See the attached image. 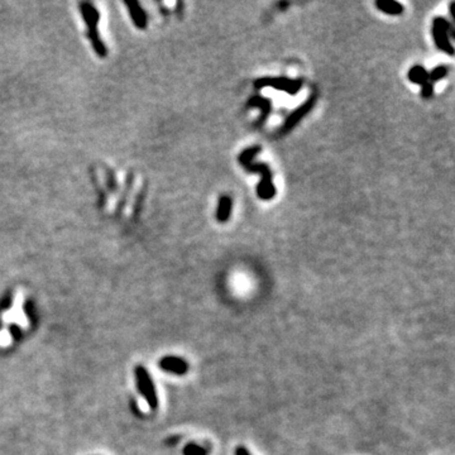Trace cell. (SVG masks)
<instances>
[{
  "label": "cell",
  "mask_w": 455,
  "mask_h": 455,
  "mask_svg": "<svg viewBox=\"0 0 455 455\" xmlns=\"http://www.w3.org/2000/svg\"><path fill=\"white\" fill-rule=\"evenodd\" d=\"M184 455H209V449L196 442H189L184 447Z\"/></svg>",
  "instance_id": "cell-12"
},
{
  "label": "cell",
  "mask_w": 455,
  "mask_h": 455,
  "mask_svg": "<svg viewBox=\"0 0 455 455\" xmlns=\"http://www.w3.org/2000/svg\"><path fill=\"white\" fill-rule=\"evenodd\" d=\"M446 74H447V69L445 66L435 67V69L432 70L430 74H428V80H430V83L432 84V83H435V81L441 80L442 78L446 76Z\"/></svg>",
  "instance_id": "cell-13"
},
{
  "label": "cell",
  "mask_w": 455,
  "mask_h": 455,
  "mask_svg": "<svg viewBox=\"0 0 455 455\" xmlns=\"http://www.w3.org/2000/svg\"><path fill=\"white\" fill-rule=\"evenodd\" d=\"M316 98H317V94L314 93L309 99H307L306 103H303V104L301 105L298 109H296L295 112L291 113V114L288 115L287 119H286L283 127L281 128V133L286 134V133H288L291 129L295 128L296 125L298 124V122H300L303 117H306V115L309 114V112H311V109L314 108L315 103H316Z\"/></svg>",
  "instance_id": "cell-5"
},
{
  "label": "cell",
  "mask_w": 455,
  "mask_h": 455,
  "mask_svg": "<svg viewBox=\"0 0 455 455\" xmlns=\"http://www.w3.org/2000/svg\"><path fill=\"white\" fill-rule=\"evenodd\" d=\"M12 343V335L7 329L0 331V346H8Z\"/></svg>",
  "instance_id": "cell-14"
},
{
  "label": "cell",
  "mask_w": 455,
  "mask_h": 455,
  "mask_svg": "<svg viewBox=\"0 0 455 455\" xmlns=\"http://www.w3.org/2000/svg\"><path fill=\"white\" fill-rule=\"evenodd\" d=\"M408 79H410L411 83L417 84V85L421 86V89L426 88L428 85H432L428 80V74L422 66L420 65H416V66L411 67L410 72H408Z\"/></svg>",
  "instance_id": "cell-9"
},
{
  "label": "cell",
  "mask_w": 455,
  "mask_h": 455,
  "mask_svg": "<svg viewBox=\"0 0 455 455\" xmlns=\"http://www.w3.org/2000/svg\"><path fill=\"white\" fill-rule=\"evenodd\" d=\"M247 107L248 108H259V109H261V117H259L258 122H257V124H256L257 127H259V125L263 124L264 120L267 119V117H268L269 113H271V109H272L271 101H269L268 99L262 98V96H259V95L252 96V98L248 100Z\"/></svg>",
  "instance_id": "cell-8"
},
{
  "label": "cell",
  "mask_w": 455,
  "mask_h": 455,
  "mask_svg": "<svg viewBox=\"0 0 455 455\" xmlns=\"http://www.w3.org/2000/svg\"><path fill=\"white\" fill-rule=\"evenodd\" d=\"M230 211H232V199L229 196H221L219 199V205H218V213H216V218L221 223H225L230 216Z\"/></svg>",
  "instance_id": "cell-11"
},
{
  "label": "cell",
  "mask_w": 455,
  "mask_h": 455,
  "mask_svg": "<svg viewBox=\"0 0 455 455\" xmlns=\"http://www.w3.org/2000/svg\"><path fill=\"white\" fill-rule=\"evenodd\" d=\"M261 152V147L254 146L250 148L245 149L240 153L239 162L245 170L252 171V172H258L262 176L261 182L257 187V194L258 197L262 200H271L276 195V187L272 182V172L269 167L264 163H253V160Z\"/></svg>",
  "instance_id": "cell-1"
},
{
  "label": "cell",
  "mask_w": 455,
  "mask_h": 455,
  "mask_svg": "<svg viewBox=\"0 0 455 455\" xmlns=\"http://www.w3.org/2000/svg\"><path fill=\"white\" fill-rule=\"evenodd\" d=\"M266 86L277 89V90L285 91L290 95H296L302 88V80H291L286 78H261L254 81V88L262 89Z\"/></svg>",
  "instance_id": "cell-3"
},
{
  "label": "cell",
  "mask_w": 455,
  "mask_h": 455,
  "mask_svg": "<svg viewBox=\"0 0 455 455\" xmlns=\"http://www.w3.org/2000/svg\"><path fill=\"white\" fill-rule=\"evenodd\" d=\"M138 406H139V408H141L142 411H143V412H148L149 411V404H148V402H147V399L144 398V397H141V398H138Z\"/></svg>",
  "instance_id": "cell-15"
},
{
  "label": "cell",
  "mask_w": 455,
  "mask_h": 455,
  "mask_svg": "<svg viewBox=\"0 0 455 455\" xmlns=\"http://www.w3.org/2000/svg\"><path fill=\"white\" fill-rule=\"evenodd\" d=\"M160 365L166 372L175 374H185L189 370V363L179 357H165L160 362Z\"/></svg>",
  "instance_id": "cell-7"
},
{
  "label": "cell",
  "mask_w": 455,
  "mask_h": 455,
  "mask_svg": "<svg viewBox=\"0 0 455 455\" xmlns=\"http://www.w3.org/2000/svg\"><path fill=\"white\" fill-rule=\"evenodd\" d=\"M377 8L389 16H399L403 12V7L393 0H378L375 3Z\"/></svg>",
  "instance_id": "cell-10"
},
{
  "label": "cell",
  "mask_w": 455,
  "mask_h": 455,
  "mask_svg": "<svg viewBox=\"0 0 455 455\" xmlns=\"http://www.w3.org/2000/svg\"><path fill=\"white\" fill-rule=\"evenodd\" d=\"M234 454L235 455H252V452H250L249 450L244 446V445H239V446L235 447Z\"/></svg>",
  "instance_id": "cell-16"
},
{
  "label": "cell",
  "mask_w": 455,
  "mask_h": 455,
  "mask_svg": "<svg viewBox=\"0 0 455 455\" xmlns=\"http://www.w3.org/2000/svg\"><path fill=\"white\" fill-rule=\"evenodd\" d=\"M451 31V24L441 17L434 19V22H432V37H434L435 45L440 51L450 55V56L454 55V47L450 43L449 38V35H454Z\"/></svg>",
  "instance_id": "cell-2"
},
{
  "label": "cell",
  "mask_w": 455,
  "mask_h": 455,
  "mask_svg": "<svg viewBox=\"0 0 455 455\" xmlns=\"http://www.w3.org/2000/svg\"><path fill=\"white\" fill-rule=\"evenodd\" d=\"M23 292L18 291L14 296L13 306L11 310L3 312L2 320L4 324H11V322H17L21 327L27 329L28 327V319L23 311Z\"/></svg>",
  "instance_id": "cell-4"
},
{
  "label": "cell",
  "mask_w": 455,
  "mask_h": 455,
  "mask_svg": "<svg viewBox=\"0 0 455 455\" xmlns=\"http://www.w3.org/2000/svg\"><path fill=\"white\" fill-rule=\"evenodd\" d=\"M137 379H138V387L141 389L142 394L148 402L149 407H156L157 406V396H156L155 387L152 383L151 378L144 368H137Z\"/></svg>",
  "instance_id": "cell-6"
}]
</instances>
